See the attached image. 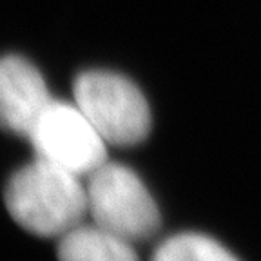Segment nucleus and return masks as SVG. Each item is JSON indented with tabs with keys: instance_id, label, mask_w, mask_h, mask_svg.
Returning <instances> with one entry per match:
<instances>
[{
	"instance_id": "nucleus-7",
	"label": "nucleus",
	"mask_w": 261,
	"mask_h": 261,
	"mask_svg": "<svg viewBox=\"0 0 261 261\" xmlns=\"http://www.w3.org/2000/svg\"><path fill=\"white\" fill-rule=\"evenodd\" d=\"M151 261H240L214 238L200 232H179L154 250Z\"/></svg>"
},
{
	"instance_id": "nucleus-4",
	"label": "nucleus",
	"mask_w": 261,
	"mask_h": 261,
	"mask_svg": "<svg viewBox=\"0 0 261 261\" xmlns=\"http://www.w3.org/2000/svg\"><path fill=\"white\" fill-rule=\"evenodd\" d=\"M37 158L87 178L107 162V145L76 103L55 100L29 136Z\"/></svg>"
},
{
	"instance_id": "nucleus-1",
	"label": "nucleus",
	"mask_w": 261,
	"mask_h": 261,
	"mask_svg": "<svg viewBox=\"0 0 261 261\" xmlns=\"http://www.w3.org/2000/svg\"><path fill=\"white\" fill-rule=\"evenodd\" d=\"M4 201L9 216L40 238H62L89 216L87 187L82 176L42 158L9 178Z\"/></svg>"
},
{
	"instance_id": "nucleus-3",
	"label": "nucleus",
	"mask_w": 261,
	"mask_h": 261,
	"mask_svg": "<svg viewBox=\"0 0 261 261\" xmlns=\"http://www.w3.org/2000/svg\"><path fill=\"white\" fill-rule=\"evenodd\" d=\"M74 103L109 145H136L151 130V109L145 96L118 73H82L74 80Z\"/></svg>"
},
{
	"instance_id": "nucleus-6",
	"label": "nucleus",
	"mask_w": 261,
	"mask_h": 261,
	"mask_svg": "<svg viewBox=\"0 0 261 261\" xmlns=\"http://www.w3.org/2000/svg\"><path fill=\"white\" fill-rule=\"evenodd\" d=\"M135 243L98 227L93 221L58 238V261H140Z\"/></svg>"
},
{
	"instance_id": "nucleus-5",
	"label": "nucleus",
	"mask_w": 261,
	"mask_h": 261,
	"mask_svg": "<svg viewBox=\"0 0 261 261\" xmlns=\"http://www.w3.org/2000/svg\"><path fill=\"white\" fill-rule=\"evenodd\" d=\"M55 102L40 71L22 57L0 58V127L29 140Z\"/></svg>"
},
{
	"instance_id": "nucleus-2",
	"label": "nucleus",
	"mask_w": 261,
	"mask_h": 261,
	"mask_svg": "<svg viewBox=\"0 0 261 261\" xmlns=\"http://www.w3.org/2000/svg\"><path fill=\"white\" fill-rule=\"evenodd\" d=\"M86 187L94 225L130 243L156 234L162 223L158 205L133 169L106 162L87 176Z\"/></svg>"
}]
</instances>
